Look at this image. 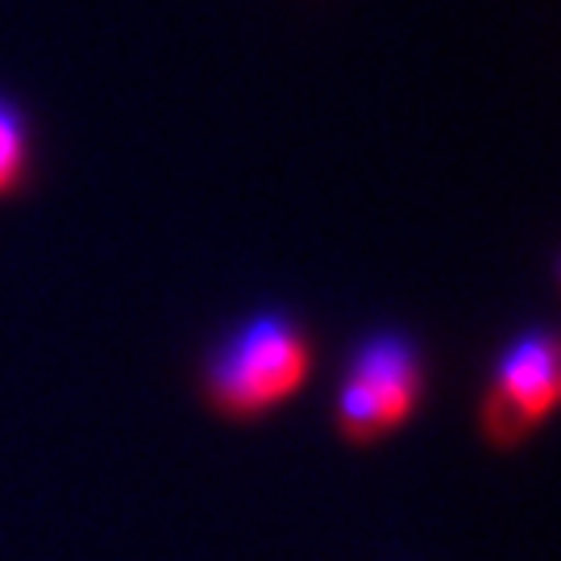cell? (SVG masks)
<instances>
[{
  "instance_id": "cell-2",
  "label": "cell",
  "mask_w": 561,
  "mask_h": 561,
  "mask_svg": "<svg viewBox=\"0 0 561 561\" xmlns=\"http://www.w3.org/2000/svg\"><path fill=\"white\" fill-rule=\"evenodd\" d=\"M421 400V358L412 341L382 333L362 345L337 396V428L350 445H370L400 428Z\"/></svg>"
},
{
  "instance_id": "cell-3",
  "label": "cell",
  "mask_w": 561,
  "mask_h": 561,
  "mask_svg": "<svg viewBox=\"0 0 561 561\" xmlns=\"http://www.w3.org/2000/svg\"><path fill=\"white\" fill-rule=\"evenodd\" d=\"M561 391L558 345L549 333H528L500 358L482 396V433L491 445H520L553 412Z\"/></svg>"
},
{
  "instance_id": "cell-4",
  "label": "cell",
  "mask_w": 561,
  "mask_h": 561,
  "mask_svg": "<svg viewBox=\"0 0 561 561\" xmlns=\"http://www.w3.org/2000/svg\"><path fill=\"white\" fill-rule=\"evenodd\" d=\"M25 121L13 104L0 101V196H9L25 175Z\"/></svg>"
},
{
  "instance_id": "cell-1",
  "label": "cell",
  "mask_w": 561,
  "mask_h": 561,
  "mask_svg": "<svg viewBox=\"0 0 561 561\" xmlns=\"http://www.w3.org/2000/svg\"><path fill=\"white\" fill-rule=\"evenodd\" d=\"M308 366L312 354L300 329L279 312H262L213 358L208 396L225 416H259L300 391Z\"/></svg>"
}]
</instances>
